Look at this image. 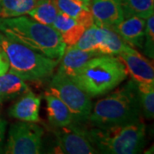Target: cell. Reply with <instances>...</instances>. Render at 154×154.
Instances as JSON below:
<instances>
[{"label": "cell", "instance_id": "obj_1", "mask_svg": "<svg viewBox=\"0 0 154 154\" xmlns=\"http://www.w3.org/2000/svg\"><path fill=\"white\" fill-rule=\"evenodd\" d=\"M0 32L51 59L60 60L67 46L55 28L26 16L0 18Z\"/></svg>", "mask_w": 154, "mask_h": 154}, {"label": "cell", "instance_id": "obj_2", "mask_svg": "<svg viewBox=\"0 0 154 154\" xmlns=\"http://www.w3.org/2000/svg\"><path fill=\"white\" fill-rule=\"evenodd\" d=\"M88 121L98 128L142 121L136 82L129 81L120 89L99 100L92 109Z\"/></svg>", "mask_w": 154, "mask_h": 154}, {"label": "cell", "instance_id": "obj_3", "mask_svg": "<svg viewBox=\"0 0 154 154\" xmlns=\"http://www.w3.org/2000/svg\"><path fill=\"white\" fill-rule=\"evenodd\" d=\"M118 57L99 55L91 58L71 79L90 98L105 95L128 76Z\"/></svg>", "mask_w": 154, "mask_h": 154}, {"label": "cell", "instance_id": "obj_4", "mask_svg": "<svg viewBox=\"0 0 154 154\" xmlns=\"http://www.w3.org/2000/svg\"><path fill=\"white\" fill-rule=\"evenodd\" d=\"M0 47L10 63L9 70L24 81L40 82L53 75L59 61L51 59L0 32Z\"/></svg>", "mask_w": 154, "mask_h": 154}, {"label": "cell", "instance_id": "obj_5", "mask_svg": "<svg viewBox=\"0 0 154 154\" xmlns=\"http://www.w3.org/2000/svg\"><path fill=\"white\" fill-rule=\"evenodd\" d=\"M88 140L100 152L135 154L146 145V125L143 121L116 126L87 128Z\"/></svg>", "mask_w": 154, "mask_h": 154}, {"label": "cell", "instance_id": "obj_6", "mask_svg": "<svg viewBox=\"0 0 154 154\" xmlns=\"http://www.w3.org/2000/svg\"><path fill=\"white\" fill-rule=\"evenodd\" d=\"M47 91L54 94L67 105L71 112L74 122L88 121L93 109L92 100L70 77L57 71L52 75Z\"/></svg>", "mask_w": 154, "mask_h": 154}, {"label": "cell", "instance_id": "obj_7", "mask_svg": "<svg viewBox=\"0 0 154 154\" xmlns=\"http://www.w3.org/2000/svg\"><path fill=\"white\" fill-rule=\"evenodd\" d=\"M44 129L36 122L20 121L9 129L5 153L38 154L42 149Z\"/></svg>", "mask_w": 154, "mask_h": 154}, {"label": "cell", "instance_id": "obj_8", "mask_svg": "<svg viewBox=\"0 0 154 154\" xmlns=\"http://www.w3.org/2000/svg\"><path fill=\"white\" fill-rule=\"evenodd\" d=\"M56 147L54 152L63 154L99 153L87 135V128L81 122H73L64 127L57 128L54 131Z\"/></svg>", "mask_w": 154, "mask_h": 154}, {"label": "cell", "instance_id": "obj_9", "mask_svg": "<svg viewBox=\"0 0 154 154\" xmlns=\"http://www.w3.org/2000/svg\"><path fill=\"white\" fill-rule=\"evenodd\" d=\"M122 62L132 80L136 83H154L152 62L141 55L132 46L128 45L124 51L117 55Z\"/></svg>", "mask_w": 154, "mask_h": 154}, {"label": "cell", "instance_id": "obj_10", "mask_svg": "<svg viewBox=\"0 0 154 154\" xmlns=\"http://www.w3.org/2000/svg\"><path fill=\"white\" fill-rule=\"evenodd\" d=\"M89 7L99 27L111 28L124 19L119 0H90Z\"/></svg>", "mask_w": 154, "mask_h": 154}, {"label": "cell", "instance_id": "obj_11", "mask_svg": "<svg viewBox=\"0 0 154 154\" xmlns=\"http://www.w3.org/2000/svg\"><path fill=\"white\" fill-rule=\"evenodd\" d=\"M110 28L114 30L128 45L142 48L146 28L145 19L137 17H128Z\"/></svg>", "mask_w": 154, "mask_h": 154}, {"label": "cell", "instance_id": "obj_12", "mask_svg": "<svg viewBox=\"0 0 154 154\" xmlns=\"http://www.w3.org/2000/svg\"><path fill=\"white\" fill-rule=\"evenodd\" d=\"M40 98L28 91L22 95L9 109V116L19 121L38 122L39 118Z\"/></svg>", "mask_w": 154, "mask_h": 154}, {"label": "cell", "instance_id": "obj_13", "mask_svg": "<svg viewBox=\"0 0 154 154\" xmlns=\"http://www.w3.org/2000/svg\"><path fill=\"white\" fill-rule=\"evenodd\" d=\"M101 55L98 51H88L78 49L74 45H68L61 57L57 72L69 77H73L77 74L85 63L94 57Z\"/></svg>", "mask_w": 154, "mask_h": 154}, {"label": "cell", "instance_id": "obj_14", "mask_svg": "<svg viewBox=\"0 0 154 154\" xmlns=\"http://www.w3.org/2000/svg\"><path fill=\"white\" fill-rule=\"evenodd\" d=\"M58 11L74 18L86 28L94 23L90 3L85 0H55Z\"/></svg>", "mask_w": 154, "mask_h": 154}, {"label": "cell", "instance_id": "obj_15", "mask_svg": "<svg viewBox=\"0 0 154 154\" xmlns=\"http://www.w3.org/2000/svg\"><path fill=\"white\" fill-rule=\"evenodd\" d=\"M46 103V112L50 123L55 128L64 127L74 122L71 112L67 105L49 91L44 94Z\"/></svg>", "mask_w": 154, "mask_h": 154}, {"label": "cell", "instance_id": "obj_16", "mask_svg": "<svg viewBox=\"0 0 154 154\" xmlns=\"http://www.w3.org/2000/svg\"><path fill=\"white\" fill-rule=\"evenodd\" d=\"M128 45L125 43L114 30L99 27V42L98 52L101 55H118Z\"/></svg>", "mask_w": 154, "mask_h": 154}, {"label": "cell", "instance_id": "obj_17", "mask_svg": "<svg viewBox=\"0 0 154 154\" xmlns=\"http://www.w3.org/2000/svg\"><path fill=\"white\" fill-rule=\"evenodd\" d=\"M30 89L28 84L13 72L8 71L0 75V94L5 100L22 96Z\"/></svg>", "mask_w": 154, "mask_h": 154}, {"label": "cell", "instance_id": "obj_18", "mask_svg": "<svg viewBox=\"0 0 154 154\" xmlns=\"http://www.w3.org/2000/svg\"><path fill=\"white\" fill-rule=\"evenodd\" d=\"M58 13L55 0H37L28 16L39 23L51 26Z\"/></svg>", "mask_w": 154, "mask_h": 154}, {"label": "cell", "instance_id": "obj_19", "mask_svg": "<svg viewBox=\"0 0 154 154\" xmlns=\"http://www.w3.org/2000/svg\"><path fill=\"white\" fill-rule=\"evenodd\" d=\"M124 18L137 17L146 20L153 15L154 0H119Z\"/></svg>", "mask_w": 154, "mask_h": 154}, {"label": "cell", "instance_id": "obj_20", "mask_svg": "<svg viewBox=\"0 0 154 154\" xmlns=\"http://www.w3.org/2000/svg\"><path fill=\"white\" fill-rule=\"evenodd\" d=\"M37 0H0V18L25 16L33 9Z\"/></svg>", "mask_w": 154, "mask_h": 154}, {"label": "cell", "instance_id": "obj_21", "mask_svg": "<svg viewBox=\"0 0 154 154\" xmlns=\"http://www.w3.org/2000/svg\"><path fill=\"white\" fill-rule=\"evenodd\" d=\"M137 84L141 112L146 119H152L154 116V83Z\"/></svg>", "mask_w": 154, "mask_h": 154}, {"label": "cell", "instance_id": "obj_22", "mask_svg": "<svg viewBox=\"0 0 154 154\" xmlns=\"http://www.w3.org/2000/svg\"><path fill=\"white\" fill-rule=\"evenodd\" d=\"M99 42V27L93 24L88 28L74 46L88 51H98Z\"/></svg>", "mask_w": 154, "mask_h": 154}, {"label": "cell", "instance_id": "obj_23", "mask_svg": "<svg viewBox=\"0 0 154 154\" xmlns=\"http://www.w3.org/2000/svg\"><path fill=\"white\" fill-rule=\"evenodd\" d=\"M144 53L150 59L154 57V16H151L146 20L145 37L142 46Z\"/></svg>", "mask_w": 154, "mask_h": 154}, {"label": "cell", "instance_id": "obj_24", "mask_svg": "<svg viewBox=\"0 0 154 154\" xmlns=\"http://www.w3.org/2000/svg\"><path fill=\"white\" fill-rule=\"evenodd\" d=\"M77 23L78 22L74 18L59 11V13L57 14L51 27L55 28L56 30L59 33V34H62V33L67 32L68 30H69L73 27H75Z\"/></svg>", "mask_w": 154, "mask_h": 154}, {"label": "cell", "instance_id": "obj_25", "mask_svg": "<svg viewBox=\"0 0 154 154\" xmlns=\"http://www.w3.org/2000/svg\"><path fill=\"white\" fill-rule=\"evenodd\" d=\"M87 28L82 24L77 23L75 27L70 28L65 33L60 34L62 40L66 44V45H74L81 38L83 33Z\"/></svg>", "mask_w": 154, "mask_h": 154}, {"label": "cell", "instance_id": "obj_26", "mask_svg": "<svg viewBox=\"0 0 154 154\" xmlns=\"http://www.w3.org/2000/svg\"><path fill=\"white\" fill-rule=\"evenodd\" d=\"M9 69H10V63L7 58V56L4 51V50L0 47V75L6 73L9 70Z\"/></svg>", "mask_w": 154, "mask_h": 154}, {"label": "cell", "instance_id": "obj_27", "mask_svg": "<svg viewBox=\"0 0 154 154\" xmlns=\"http://www.w3.org/2000/svg\"><path fill=\"white\" fill-rule=\"evenodd\" d=\"M6 128V122L0 117V143L4 140Z\"/></svg>", "mask_w": 154, "mask_h": 154}, {"label": "cell", "instance_id": "obj_28", "mask_svg": "<svg viewBox=\"0 0 154 154\" xmlns=\"http://www.w3.org/2000/svg\"><path fill=\"white\" fill-rule=\"evenodd\" d=\"M5 101V99H4V97L0 94V104L2 103V102H4Z\"/></svg>", "mask_w": 154, "mask_h": 154}, {"label": "cell", "instance_id": "obj_29", "mask_svg": "<svg viewBox=\"0 0 154 154\" xmlns=\"http://www.w3.org/2000/svg\"><path fill=\"white\" fill-rule=\"evenodd\" d=\"M85 1H87V2H88V3H90V0H85Z\"/></svg>", "mask_w": 154, "mask_h": 154}]
</instances>
